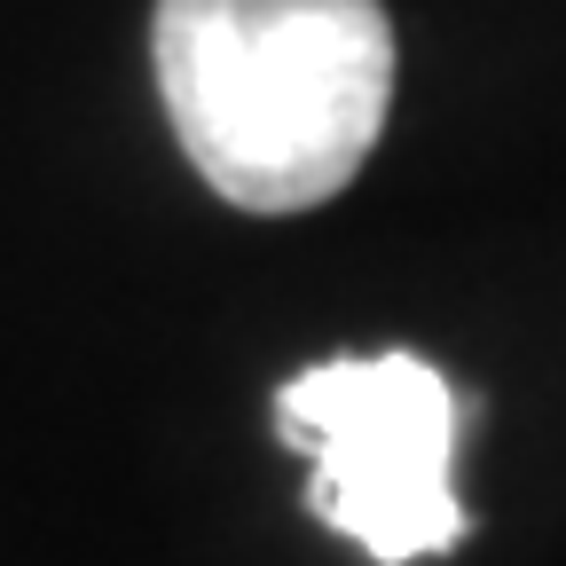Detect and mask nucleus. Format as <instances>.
Masks as SVG:
<instances>
[{
	"mask_svg": "<svg viewBox=\"0 0 566 566\" xmlns=\"http://www.w3.org/2000/svg\"><path fill=\"white\" fill-rule=\"evenodd\" d=\"M275 424L315 464L307 512L378 566H417L464 543V495H457L464 401L424 354L315 363L283 378Z\"/></svg>",
	"mask_w": 566,
	"mask_h": 566,
	"instance_id": "f03ea898",
	"label": "nucleus"
},
{
	"mask_svg": "<svg viewBox=\"0 0 566 566\" xmlns=\"http://www.w3.org/2000/svg\"><path fill=\"white\" fill-rule=\"evenodd\" d=\"M150 55L189 166L244 212L338 197L394 103L386 0H158Z\"/></svg>",
	"mask_w": 566,
	"mask_h": 566,
	"instance_id": "f257e3e1",
	"label": "nucleus"
}]
</instances>
